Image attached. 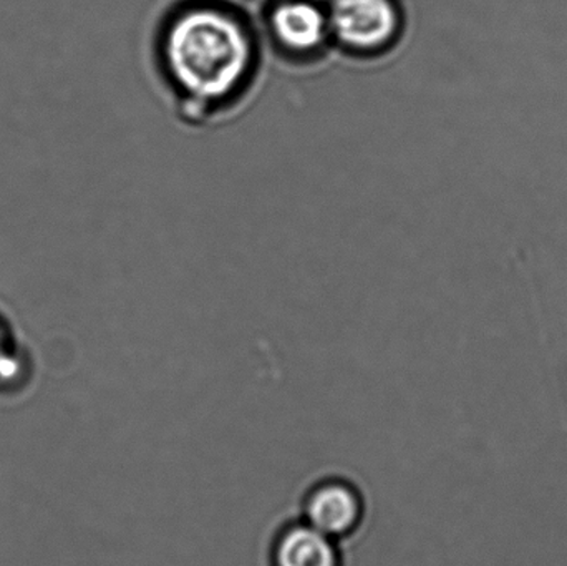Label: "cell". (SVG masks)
I'll use <instances>...</instances> for the list:
<instances>
[{
  "label": "cell",
  "instance_id": "2",
  "mask_svg": "<svg viewBox=\"0 0 567 566\" xmlns=\"http://www.w3.org/2000/svg\"><path fill=\"white\" fill-rule=\"evenodd\" d=\"M326 10L337 56L373 63L399 49L403 17L395 0H333Z\"/></svg>",
  "mask_w": 567,
  "mask_h": 566
},
{
  "label": "cell",
  "instance_id": "7",
  "mask_svg": "<svg viewBox=\"0 0 567 566\" xmlns=\"http://www.w3.org/2000/svg\"><path fill=\"white\" fill-rule=\"evenodd\" d=\"M313 2L319 3L320 7H323V9H327V7H329L330 3L333 2V0H313Z\"/></svg>",
  "mask_w": 567,
  "mask_h": 566
},
{
  "label": "cell",
  "instance_id": "5",
  "mask_svg": "<svg viewBox=\"0 0 567 566\" xmlns=\"http://www.w3.org/2000/svg\"><path fill=\"white\" fill-rule=\"evenodd\" d=\"M271 562L272 566H342L337 542L306 522L287 525L279 532Z\"/></svg>",
  "mask_w": 567,
  "mask_h": 566
},
{
  "label": "cell",
  "instance_id": "8",
  "mask_svg": "<svg viewBox=\"0 0 567 566\" xmlns=\"http://www.w3.org/2000/svg\"><path fill=\"white\" fill-rule=\"evenodd\" d=\"M261 2H278V0H261Z\"/></svg>",
  "mask_w": 567,
  "mask_h": 566
},
{
  "label": "cell",
  "instance_id": "4",
  "mask_svg": "<svg viewBox=\"0 0 567 566\" xmlns=\"http://www.w3.org/2000/svg\"><path fill=\"white\" fill-rule=\"evenodd\" d=\"M363 512L359 488L342 478L319 482L303 501V522L336 542L360 527Z\"/></svg>",
  "mask_w": 567,
  "mask_h": 566
},
{
  "label": "cell",
  "instance_id": "3",
  "mask_svg": "<svg viewBox=\"0 0 567 566\" xmlns=\"http://www.w3.org/2000/svg\"><path fill=\"white\" fill-rule=\"evenodd\" d=\"M261 33L269 56L290 69L319 66L336 55L327 10L313 0L272 2Z\"/></svg>",
  "mask_w": 567,
  "mask_h": 566
},
{
  "label": "cell",
  "instance_id": "6",
  "mask_svg": "<svg viewBox=\"0 0 567 566\" xmlns=\"http://www.w3.org/2000/svg\"><path fill=\"white\" fill-rule=\"evenodd\" d=\"M17 371V364L9 358L6 351V339H3L2 329H0V374H13Z\"/></svg>",
  "mask_w": 567,
  "mask_h": 566
},
{
  "label": "cell",
  "instance_id": "1",
  "mask_svg": "<svg viewBox=\"0 0 567 566\" xmlns=\"http://www.w3.org/2000/svg\"><path fill=\"white\" fill-rule=\"evenodd\" d=\"M269 53L262 33L236 10L193 3L169 16L146 45L159 96L186 126L228 122L265 83Z\"/></svg>",
  "mask_w": 567,
  "mask_h": 566
}]
</instances>
